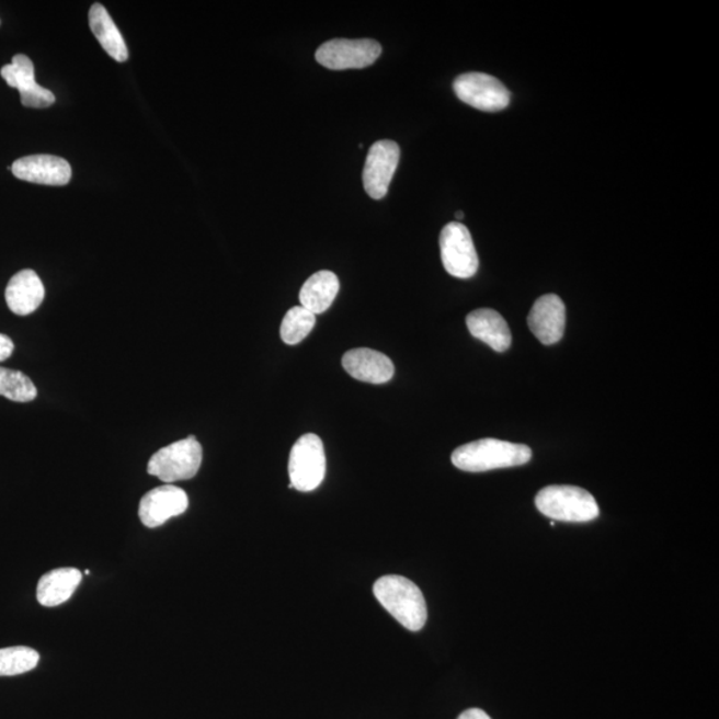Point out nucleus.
I'll return each instance as SVG.
<instances>
[{
    "label": "nucleus",
    "instance_id": "f257e3e1",
    "mask_svg": "<svg viewBox=\"0 0 719 719\" xmlns=\"http://www.w3.org/2000/svg\"><path fill=\"white\" fill-rule=\"evenodd\" d=\"M374 594L396 621L411 631L424 628L427 618L423 592L411 580L402 575L389 574L377 580Z\"/></svg>",
    "mask_w": 719,
    "mask_h": 719
},
{
    "label": "nucleus",
    "instance_id": "f03ea898",
    "mask_svg": "<svg viewBox=\"0 0 719 719\" xmlns=\"http://www.w3.org/2000/svg\"><path fill=\"white\" fill-rule=\"evenodd\" d=\"M532 449L524 444H513L495 438H482L465 444L452 455L455 467L465 472L520 467L530 461Z\"/></svg>",
    "mask_w": 719,
    "mask_h": 719
},
{
    "label": "nucleus",
    "instance_id": "7ed1b4c3",
    "mask_svg": "<svg viewBox=\"0 0 719 719\" xmlns=\"http://www.w3.org/2000/svg\"><path fill=\"white\" fill-rule=\"evenodd\" d=\"M539 512L566 523H589L600 516L596 499L585 489L570 486H550L536 495Z\"/></svg>",
    "mask_w": 719,
    "mask_h": 719
},
{
    "label": "nucleus",
    "instance_id": "20e7f679",
    "mask_svg": "<svg viewBox=\"0 0 719 719\" xmlns=\"http://www.w3.org/2000/svg\"><path fill=\"white\" fill-rule=\"evenodd\" d=\"M203 448L195 436L164 446L151 457L147 472L166 483L190 480L199 472Z\"/></svg>",
    "mask_w": 719,
    "mask_h": 719
},
{
    "label": "nucleus",
    "instance_id": "39448f33",
    "mask_svg": "<svg viewBox=\"0 0 719 719\" xmlns=\"http://www.w3.org/2000/svg\"><path fill=\"white\" fill-rule=\"evenodd\" d=\"M289 489L300 492H312L326 479L327 458L324 444L319 436L307 433L301 436L290 450Z\"/></svg>",
    "mask_w": 719,
    "mask_h": 719
},
{
    "label": "nucleus",
    "instance_id": "423d86ee",
    "mask_svg": "<svg viewBox=\"0 0 719 719\" xmlns=\"http://www.w3.org/2000/svg\"><path fill=\"white\" fill-rule=\"evenodd\" d=\"M443 265L449 275L458 278L473 277L479 270L472 235L461 222H449L440 235Z\"/></svg>",
    "mask_w": 719,
    "mask_h": 719
},
{
    "label": "nucleus",
    "instance_id": "0eeeda50",
    "mask_svg": "<svg viewBox=\"0 0 719 719\" xmlns=\"http://www.w3.org/2000/svg\"><path fill=\"white\" fill-rule=\"evenodd\" d=\"M454 90L461 102L487 113H498L511 103V92L499 79L488 73H464L456 78Z\"/></svg>",
    "mask_w": 719,
    "mask_h": 719
},
{
    "label": "nucleus",
    "instance_id": "6e6552de",
    "mask_svg": "<svg viewBox=\"0 0 719 719\" xmlns=\"http://www.w3.org/2000/svg\"><path fill=\"white\" fill-rule=\"evenodd\" d=\"M383 48L372 39H333L316 52V60L330 70L365 68L379 59Z\"/></svg>",
    "mask_w": 719,
    "mask_h": 719
},
{
    "label": "nucleus",
    "instance_id": "1a4fd4ad",
    "mask_svg": "<svg viewBox=\"0 0 719 719\" xmlns=\"http://www.w3.org/2000/svg\"><path fill=\"white\" fill-rule=\"evenodd\" d=\"M400 161V147L392 140L376 141L370 147L363 171L364 189L372 199L386 197Z\"/></svg>",
    "mask_w": 719,
    "mask_h": 719
},
{
    "label": "nucleus",
    "instance_id": "9d476101",
    "mask_svg": "<svg viewBox=\"0 0 719 719\" xmlns=\"http://www.w3.org/2000/svg\"><path fill=\"white\" fill-rule=\"evenodd\" d=\"M189 495L182 488L166 483L142 495L139 517L147 528H158L172 517H178L189 510Z\"/></svg>",
    "mask_w": 719,
    "mask_h": 719
},
{
    "label": "nucleus",
    "instance_id": "9b49d317",
    "mask_svg": "<svg viewBox=\"0 0 719 719\" xmlns=\"http://www.w3.org/2000/svg\"><path fill=\"white\" fill-rule=\"evenodd\" d=\"M0 76L12 89L20 90L24 107L47 109L55 103L53 92L35 82L34 64L26 55H15L11 65L0 70Z\"/></svg>",
    "mask_w": 719,
    "mask_h": 719
},
{
    "label": "nucleus",
    "instance_id": "f8f14e48",
    "mask_svg": "<svg viewBox=\"0 0 719 719\" xmlns=\"http://www.w3.org/2000/svg\"><path fill=\"white\" fill-rule=\"evenodd\" d=\"M567 308L561 297L549 294L539 297L533 304L528 316V326L544 345L559 343L566 332Z\"/></svg>",
    "mask_w": 719,
    "mask_h": 719
},
{
    "label": "nucleus",
    "instance_id": "ddd939ff",
    "mask_svg": "<svg viewBox=\"0 0 719 719\" xmlns=\"http://www.w3.org/2000/svg\"><path fill=\"white\" fill-rule=\"evenodd\" d=\"M14 176L24 182L43 185H66L70 183L72 170L64 158L53 155H31L21 158L11 167Z\"/></svg>",
    "mask_w": 719,
    "mask_h": 719
},
{
    "label": "nucleus",
    "instance_id": "4468645a",
    "mask_svg": "<svg viewBox=\"0 0 719 719\" xmlns=\"http://www.w3.org/2000/svg\"><path fill=\"white\" fill-rule=\"evenodd\" d=\"M341 364L346 374L363 383L384 384L392 380L395 376L392 360L381 352L369 349L346 352Z\"/></svg>",
    "mask_w": 719,
    "mask_h": 719
},
{
    "label": "nucleus",
    "instance_id": "2eb2a0df",
    "mask_svg": "<svg viewBox=\"0 0 719 719\" xmlns=\"http://www.w3.org/2000/svg\"><path fill=\"white\" fill-rule=\"evenodd\" d=\"M45 300V285L36 272L23 270L11 277L5 288V301L18 316H27L36 311Z\"/></svg>",
    "mask_w": 719,
    "mask_h": 719
},
{
    "label": "nucleus",
    "instance_id": "dca6fc26",
    "mask_svg": "<svg viewBox=\"0 0 719 719\" xmlns=\"http://www.w3.org/2000/svg\"><path fill=\"white\" fill-rule=\"evenodd\" d=\"M467 326L476 339L483 341L495 352L511 349L512 333L510 326L499 312L482 308L467 316Z\"/></svg>",
    "mask_w": 719,
    "mask_h": 719
},
{
    "label": "nucleus",
    "instance_id": "f3484780",
    "mask_svg": "<svg viewBox=\"0 0 719 719\" xmlns=\"http://www.w3.org/2000/svg\"><path fill=\"white\" fill-rule=\"evenodd\" d=\"M80 582H82V573L76 568L52 570L39 580L36 597L43 606H59L72 597Z\"/></svg>",
    "mask_w": 719,
    "mask_h": 719
},
{
    "label": "nucleus",
    "instance_id": "a211bd4d",
    "mask_svg": "<svg viewBox=\"0 0 719 719\" xmlns=\"http://www.w3.org/2000/svg\"><path fill=\"white\" fill-rule=\"evenodd\" d=\"M339 277L331 271L316 272L300 290L301 307L318 316L330 309L339 295Z\"/></svg>",
    "mask_w": 719,
    "mask_h": 719
},
{
    "label": "nucleus",
    "instance_id": "6ab92c4d",
    "mask_svg": "<svg viewBox=\"0 0 719 719\" xmlns=\"http://www.w3.org/2000/svg\"><path fill=\"white\" fill-rule=\"evenodd\" d=\"M89 22L92 33L96 36L104 52L116 61H126L128 59V48L123 39L119 28L110 16L101 3L92 5L89 14Z\"/></svg>",
    "mask_w": 719,
    "mask_h": 719
},
{
    "label": "nucleus",
    "instance_id": "aec40b11",
    "mask_svg": "<svg viewBox=\"0 0 719 719\" xmlns=\"http://www.w3.org/2000/svg\"><path fill=\"white\" fill-rule=\"evenodd\" d=\"M316 324V315L301 306L290 308L284 316L281 336L285 344L296 345L312 332Z\"/></svg>",
    "mask_w": 719,
    "mask_h": 719
},
{
    "label": "nucleus",
    "instance_id": "412c9836",
    "mask_svg": "<svg viewBox=\"0 0 719 719\" xmlns=\"http://www.w3.org/2000/svg\"><path fill=\"white\" fill-rule=\"evenodd\" d=\"M41 655L33 648L12 647L0 649V677H11L33 671Z\"/></svg>",
    "mask_w": 719,
    "mask_h": 719
},
{
    "label": "nucleus",
    "instance_id": "4be33fe9",
    "mask_svg": "<svg viewBox=\"0 0 719 719\" xmlns=\"http://www.w3.org/2000/svg\"><path fill=\"white\" fill-rule=\"evenodd\" d=\"M0 396L15 402H30L38 396V389L22 372L0 368Z\"/></svg>",
    "mask_w": 719,
    "mask_h": 719
},
{
    "label": "nucleus",
    "instance_id": "5701e85b",
    "mask_svg": "<svg viewBox=\"0 0 719 719\" xmlns=\"http://www.w3.org/2000/svg\"><path fill=\"white\" fill-rule=\"evenodd\" d=\"M15 345L12 343V340L5 334H0V363L8 360L12 352H14Z\"/></svg>",
    "mask_w": 719,
    "mask_h": 719
},
{
    "label": "nucleus",
    "instance_id": "b1692460",
    "mask_svg": "<svg viewBox=\"0 0 719 719\" xmlns=\"http://www.w3.org/2000/svg\"><path fill=\"white\" fill-rule=\"evenodd\" d=\"M457 719H492L487 715L486 711L481 709H469L467 711H464L460 717Z\"/></svg>",
    "mask_w": 719,
    "mask_h": 719
},
{
    "label": "nucleus",
    "instance_id": "393cba45",
    "mask_svg": "<svg viewBox=\"0 0 719 719\" xmlns=\"http://www.w3.org/2000/svg\"><path fill=\"white\" fill-rule=\"evenodd\" d=\"M463 218H464V213H461V210H458V213H456V219L460 220Z\"/></svg>",
    "mask_w": 719,
    "mask_h": 719
}]
</instances>
